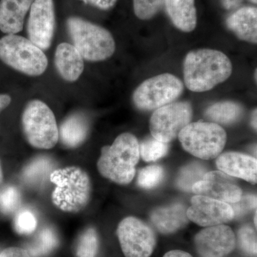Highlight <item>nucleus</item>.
Returning <instances> with one entry per match:
<instances>
[{
	"label": "nucleus",
	"mask_w": 257,
	"mask_h": 257,
	"mask_svg": "<svg viewBox=\"0 0 257 257\" xmlns=\"http://www.w3.org/2000/svg\"><path fill=\"white\" fill-rule=\"evenodd\" d=\"M22 124L25 138L32 147L53 148L59 140L55 114L44 101H30L24 109Z\"/></svg>",
	"instance_id": "obj_6"
},
{
	"label": "nucleus",
	"mask_w": 257,
	"mask_h": 257,
	"mask_svg": "<svg viewBox=\"0 0 257 257\" xmlns=\"http://www.w3.org/2000/svg\"><path fill=\"white\" fill-rule=\"evenodd\" d=\"M241 2L242 0H221L223 7L228 10L236 9L241 5Z\"/></svg>",
	"instance_id": "obj_36"
},
{
	"label": "nucleus",
	"mask_w": 257,
	"mask_h": 257,
	"mask_svg": "<svg viewBox=\"0 0 257 257\" xmlns=\"http://www.w3.org/2000/svg\"><path fill=\"white\" fill-rule=\"evenodd\" d=\"M243 114V107L234 101H222L213 104L208 108L206 116L220 124H231L237 121Z\"/></svg>",
	"instance_id": "obj_23"
},
{
	"label": "nucleus",
	"mask_w": 257,
	"mask_h": 257,
	"mask_svg": "<svg viewBox=\"0 0 257 257\" xmlns=\"http://www.w3.org/2000/svg\"><path fill=\"white\" fill-rule=\"evenodd\" d=\"M99 238L94 228H88L79 236L76 246V257H96Z\"/></svg>",
	"instance_id": "obj_26"
},
{
	"label": "nucleus",
	"mask_w": 257,
	"mask_h": 257,
	"mask_svg": "<svg viewBox=\"0 0 257 257\" xmlns=\"http://www.w3.org/2000/svg\"><path fill=\"white\" fill-rule=\"evenodd\" d=\"M53 161L49 157H38L30 162L24 169L23 177L25 182L31 185L41 186L50 179L54 172Z\"/></svg>",
	"instance_id": "obj_22"
},
{
	"label": "nucleus",
	"mask_w": 257,
	"mask_h": 257,
	"mask_svg": "<svg viewBox=\"0 0 257 257\" xmlns=\"http://www.w3.org/2000/svg\"><path fill=\"white\" fill-rule=\"evenodd\" d=\"M168 148V144L159 141L152 137L140 144V154L146 162H155L165 156Z\"/></svg>",
	"instance_id": "obj_27"
},
{
	"label": "nucleus",
	"mask_w": 257,
	"mask_h": 257,
	"mask_svg": "<svg viewBox=\"0 0 257 257\" xmlns=\"http://www.w3.org/2000/svg\"><path fill=\"white\" fill-rule=\"evenodd\" d=\"M256 196H241L239 201L234 203H229L234 212V217H241L256 208Z\"/></svg>",
	"instance_id": "obj_33"
},
{
	"label": "nucleus",
	"mask_w": 257,
	"mask_h": 257,
	"mask_svg": "<svg viewBox=\"0 0 257 257\" xmlns=\"http://www.w3.org/2000/svg\"><path fill=\"white\" fill-rule=\"evenodd\" d=\"M165 0H133L135 14L140 20L153 18L165 6Z\"/></svg>",
	"instance_id": "obj_29"
},
{
	"label": "nucleus",
	"mask_w": 257,
	"mask_h": 257,
	"mask_svg": "<svg viewBox=\"0 0 257 257\" xmlns=\"http://www.w3.org/2000/svg\"><path fill=\"white\" fill-rule=\"evenodd\" d=\"M178 138L186 151L202 160L219 156L226 143V132L214 122L189 123Z\"/></svg>",
	"instance_id": "obj_7"
},
{
	"label": "nucleus",
	"mask_w": 257,
	"mask_h": 257,
	"mask_svg": "<svg viewBox=\"0 0 257 257\" xmlns=\"http://www.w3.org/2000/svg\"><path fill=\"white\" fill-rule=\"evenodd\" d=\"M192 108L187 101H177L156 109L150 119L152 137L159 141L170 143L191 123Z\"/></svg>",
	"instance_id": "obj_9"
},
{
	"label": "nucleus",
	"mask_w": 257,
	"mask_h": 257,
	"mask_svg": "<svg viewBox=\"0 0 257 257\" xmlns=\"http://www.w3.org/2000/svg\"><path fill=\"white\" fill-rule=\"evenodd\" d=\"M85 4L102 10H110L116 5L117 0H81Z\"/></svg>",
	"instance_id": "obj_34"
},
{
	"label": "nucleus",
	"mask_w": 257,
	"mask_h": 257,
	"mask_svg": "<svg viewBox=\"0 0 257 257\" xmlns=\"http://www.w3.org/2000/svg\"><path fill=\"white\" fill-rule=\"evenodd\" d=\"M192 190L197 195L228 204L237 202L242 196L241 188L231 176L220 171L207 172L202 180L193 185Z\"/></svg>",
	"instance_id": "obj_13"
},
{
	"label": "nucleus",
	"mask_w": 257,
	"mask_h": 257,
	"mask_svg": "<svg viewBox=\"0 0 257 257\" xmlns=\"http://www.w3.org/2000/svg\"><path fill=\"white\" fill-rule=\"evenodd\" d=\"M58 245V238L50 227L42 229L27 246V251L32 257H42L52 252Z\"/></svg>",
	"instance_id": "obj_24"
},
{
	"label": "nucleus",
	"mask_w": 257,
	"mask_h": 257,
	"mask_svg": "<svg viewBox=\"0 0 257 257\" xmlns=\"http://www.w3.org/2000/svg\"><path fill=\"white\" fill-rule=\"evenodd\" d=\"M151 221L162 234L175 232L188 224L187 211L182 204H175L170 207L159 208L151 214Z\"/></svg>",
	"instance_id": "obj_19"
},
{
	"label": "nucleus",
	"mask_w": 257,
	"mask_h": 257,
	"mask_svg": "<svg viewBox=\"0 0 257 257\" xmlns=\"http://www.w3.org/2000/svg\"><path fill=\"white\" fill-rule=\"evenodd\" d=\"M232 73V64L220 51L200 49L191 51L184 61L186 87L194 92L211 90Z\"/></svg>",
	"instance_id": "obj_1"
},
{
	"label": "nucleus",
	"mask_w": 257,
	"mask_h": 257,
	"mask_svg": "<svg viewBox=\"0 0 257 257\" xmlns=\"http://www.w3.org/2000/svg\"><path fill=\"white\" fill-rule=\"evenodd\" d=\"M253 4H256L257 0H250Z\"/></svg>",
	"instance_id": "obj_42"
},
{
	"label": "nucleus",
	"mask_w": 257,
	"mask_h": 257,
	"mask_svg": "<svg viewBox=\"0 0 257 257\" xmlns=\"http://www.w3.org/2000/svg\"><path fill=\"white\" fill-rule=\"evenodd\" d=\"M187 215L193 222L202 226L220 225L231 220L234 212L228 203L204 197L194 196Z\"/></svg>",
	"instance_id": "obj_12"
},
{
	"label": "nucleus",
	"mask_w": 257,
	"mask_h": 257,
	"mask_svg": "<svg viewBox=\"0 0 257 257\" xmlns=\"http://www.w3.org/2000/svg\"><path fill=\"white\" fill-rule=\"evenodd\" d=\"M35 0H0V30L15 35L23 30L25 16Z\"/></svg>",
	"instance_id": "obj_17"
},
{
	"label": "nucleus",
	"mask_w": 257,
	"mask_h": 257,
	"mask_svg": "<svg viewBox=\"0 0 257 257\" xmlns=\"http://www.w3.org/2000/svg\"><path fill=\"white\" fill-rule=\"evenodd\" d=\"M118 238L126 257H150L156 246L153 230L143 221L128 216L119 223Z\"/></svg>",
	"instance_id": "obj_10"
},
{
	"label": "nucleus",
	"mask_w": 257,
	"mask_h": 257,
	"mask_svg": "<svg viewBox=\"0 0 257 257\" xmlns=\"http://www.w3.org/2000/svg\"><path fill=\"white\" fill-rule=\"evenodd\" d=\"M253 220H254L255 226H256V212L255 213L254 219Z\"/></svg>",
	"instance_id": "obj_41"
},
{
	"label": "nucleus",
	"mask_w": 257,
	"mask_h": 257,
	"mask_svg": "<svg viewBox=\"0 0 257 257\" xmlns=\"http://www.w3.org/2000/svg\"><path fill=\"white\" fill-rule=\"evenodd\" d=\"M67 29L74 47L84 60L99 62L114 55V40L105 28L78 17H71L67 19Z\"/></svg>",
	"instance_id": "obj_4"
},
{
	"label": "nucleus",
	"mask_w": 257,
	"mask_h": 257,
	"mask_svg": "<svg viewBox=\"0 0 257 257\" xmlns=\"http://www.w3.org/2000/svg\"><path fill=\"white\" fill-rule=\"evenodd\" d=\"M216 164L226 175L256 183L257 161L254 157L239 152H226L218 157Z\"/></svg>",
	"instance_id": "obj_15"
},
{
	"label": "nucleus",
	"mask_w": 257,
	"mask_h": 257,
	"mask_svg": "<svg viewBox=\"0 0 257 257\" xmlns=\"http://www.w3.org/2000/svg\"><path fill=\"white\" fill-rule=\"evenodd\" d=\"M166 11L176 28L184 32H192L197 27L195 0H165Z\"/></svg>",
	"instance_id": "obj_20"
},
{
	"label": "nucleus",
	"mask_w": 257,
	"mask_h": 257,
	"mask_svg": "<svg viewBox=\"0 0 257 257\" xmlns=\"http://www.w3.org/2000/svg\"><path fill=\"white\" fill-rule=\"evenodd\" d=\"M89 133L87 119L82 114L69 115L60 128L61 141L66 147L74 148L84 143Z\"/></svg>",
	"instance_id": "obj_21"
},
{
	"label": "nucleus",
	"mask_w": 257,
	"mask_h": 257,
	"mask_svg": "<svg viewBox=\"0 0 257 257\" xmlns=\"http://www.w3.org/2000/svg\"><path fill=\"white\" fill-rule=\"evenodd\" d=\"M251 122H252L253 128H254L255 130H256V109H255V110L253 111L252 114V121H251Z\"/></svg>",
	"instance_id": "obj_39"
},
{
	"label": "nucleus",
	"mask_w": 257,
	"mask_h": 257,
	"mask_svg": "<svg viewBox=\"0 0 257 257\" xmlns=\"http://www.w3.org/2000/svg\"><path fill=\"white\" fill-rule=\"evenodd\" d=\"M206 167L199 162H193L185 166L179 172L177 185L184 191H192L193 185L202 180L207 173Z\"/></svg>",
	"instance_id": "obj_25"
},
{
	"label": "nucleus",
	"mask_w": 257,
	"mask_h": 257,
	"mask_svg": "<svg viewBox=\"0 0 257 257\" xmlns=\"http://www.w3.org/2000/svg\"><path fill=\"white\" fill-rule=\"evenodd\" d=\"M163 257H192V255L186 251H180V250H173L166 253Z\"/></svg>",
	"instance_id": "obj_38"
},
{
	"label": "nucleus",
	"mask_w": 257,
	"mask_h": 257,
	"mask_svg": "<svg viewBox=\"0 0 257 257\" xmlns=\"http://www.w3.org/2000/svg\"><path fill=\"white\" fill-rule=\"evenodd\" d=\"M226 26L243 41L256 44L257 9L253 7H244L230 15L226 22Z\"/></svg>",
	"instance_id": "obj_18"
},
{
	"label": "nucleus",
	"mask_w": 257,
	"mask_h": 257,
	"mask_svg": "<svg viewBox=\"0 0 257 257\" xmlns=\"http://www.w3.org/2000/svg\"><path fill=\"white\" fill-rule=\"evenodd\" d=\"M184 91L182 81L172 74H159L144 81L134 92V104L140 110H156L174 102Z\"/></svg>",
	"instance_id": "obj_8"
},
{
	"label": "nucleus",
	"mask_w": 257,
	"mask_h": 257,
	"mask_svg": "<svg viewBox=\"0 0 257 257\" xmlns=\"http://www.w3.org/2000/svg\"><path fill=\"white\" fill-rule=\"evenodd\" d=\"M140 144L130 133H123L115 139L111 146L101 149L97 162L99 173L115 183L126 185L135 177V166L140 160Z\"/></svg>",
	"instance_id": "obj_2"
},
{
	"label": "nucleus",
	"mask_w": 257,
	"mask_h": 257,
	"mask_svg": "<svg viewBox=\"0 0 257 257\" xmlns=\"http://www.w3.org/2000/svg\"><path fill=\"white\" fill-rule=\"evenodd\" d=\"M55 64L62 79L69 82H75L84 71V59L73 45L63 42L57 47Z\"/></svg>",
	"instance_id": "obj_16"
},
{
	"label": "nucleus",
	"mask_w": 257,
	"mask_h": 257,
	"mask_svg": "<svg viewBox=\"0 0 257 257\" xmlns=\"http://www.w3.org/2000/svg\"><path fill=\"white\" fill-rule=\"evenodd\" d=\"M50 179L56 185L52 202L67 212H78L90 199L92 185L89 176L82 169L69 167L54 171Z\"/></svg>",
	"instance_id": "obj_3"
},
{
	"label": "nucleus",
	"mask_w": 257,
	"mask_h": 257,
	"mask_svg": "<svg viewBox=\"0 0 257 257\" xmlns=\"http://www.w3.org/2000/svg\"><path fill=\"white\" fill-rule=\"evenodd\" d=\"M0 257H32L27 250L19 247H10L3 250Z\"/></svg>",
	"instance_id": "obj_35"
},
{
	"label": "nucleus",
	"mask_w": 257,
	"mask_h": 257,
	"mask_svg": "<svg viewBox=\"0 0 257 257\" xmlns=\"http://www.w3.org/2000/svg\"><path fill=\"white\" fill-rule=\"evenodd\" d=\"M195 245L201 257H224L234 250L236 236L226 225L209 226L198 233Z\"/></svg>",
	"instance_id": "obj_14"
},
{
	"label": "nucleus",
	"mask_w": 257,
	"mask_h": 257,
	"mask_svg": "<svg viewBox=\"0 0 257 257\" xmlns=\"http://www.w3.org/2000/svg\"><path fill=\"white\" fill-rule=\"evenodd\" d=\"M164 178V170L159 165H152L140 171L138 184L142 188L150 189L157 187Z\"/></svg>",
	"instance_id": "obj_30"
},
{
	"label": "nucleus",
	"mask_w": 257,
	"mask_h": 257,
	"mask_svg": "<svg viewBox=\"0 0 257 257\" xmlns=\"http://www.w3.org/2000/svg\"><path fill=\"white\" fill-rule=\"evenodd\" d=\"M11 101V97L8 94H0V113L10 105Z\"/></svg>",
	"instance_id": "obj_37"
},
{
	"label": "nucleus",
	"mask_w": 257,
	"mask_h": 257,
	"mask_svg": "<svg viewBox=\"0 0 257 257\" xmlns=\"http://www.w3.org/2000/svg\"><path fill=\"white\" fill-rule=\"evenodd\" d=\"M239 241L243 251L252 256H256V234L250 226H243L239 230Z\"/></svg>",
	"instance_id": "obj_32"
},
{
	"label": "nucleus",
	"mask_w": 257,
	"mask_h": 257,
	"mask_svg": "<svg viewBox=\"0 0 257 257\" xmlns=\"http://www.w3.org/2000/svg\"><path fill=\"white\" fill-rule=\"evenodd\" d=\"M14 226L18 234H32L37 226V217L30 209H22L15 216Z\"/></svg>",
	"instance_id": "obj_31"
},
{
	"label": "nucleus",
	"mask_w": 257,
	"mask_h": 257,
	"mask_svg": "<svg viewBox=\"0 0 257 257\" xmlns=\"http://www.w3.org/2000/svg\"><path fill=\"white\" fill-rule=\"evenodd\" d=\"M3 172H2L1 166H0V184H1L2 182H3Z\"/></svg>",
	"instance_id": "obj_40"
},
{
	"label": "nucleus",
	"mask_w": 257,
	"mask_h": 257,
	"mask_svg": "<svg viewBox=\"0 0 257 257\" xmlns=\"http://www.w3.org/2000/svg\"><path fill=\"white\" fill-rule=\"evenodd\" d=\"M56 27L53 0H35L28 23L29 40L42 51L52 45Z\"/></svg>",
	"instance_id": "obj_11"
},
{
	"label": "nucleus",
	"mask_w": 257,
	"mask_h": 257,
	"mask_svg": "<svg viewBox=\"0 0 257 257\" xmlns=\"http://www.w3.org/2000/svg\"><path fill=\"white\" fill-rule=\"evenodd\" d=\"M0 60L12 68L32 77L46 71L48 60L43 51L29 39L7 35L0 39Z\"/></svg>",
	"instance_id": "obj_5"
},
{
	"label": "nucleus",
	"mask_w": 257,
	"mask_h": 257,
	"mask_svg": "<svg viewBox=\"0 0 257 257\" xmlns=\"http://www.w3.org/2000/svg\"><path fill=\"white\" fill-rule=\"evenodd\" d=\"M21 202V194L16 187L10 186L0 191V211L3 214H13L18 210Z\"/></svg>",
	"instance_id": "obj_28"
}]
</instances>
